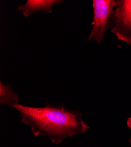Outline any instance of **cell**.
Instances as JSON below:
<instances>
[{
	"instance_id": "6da1fadb",
	"label": "cell",
	"mask_w": 131,
	"mask_h": 147,
	"mask_svg": "<svg viewBox=\"0 0 131 147\" xmlns=\"http://www.w3.org/2000/svg\"><path fill=\"white\" fill-rule=\"evenodd\" d=\"M14 108L19 113L21 122L31 127L35 137L46 136L56 145L67 137L84 134L90 128L82 119V113L62 105L47 104L45 107L36 108L18 104Z\"/></svg>"
},
{
	"instance_id": "7a4b0ae2",
	"label": "cell",
	"mask_w": 131,
	"mask_h": 147,
	"mask_svg": "<svg viewBox=\"0 0 131 147\" xmlns=\"http://www.w3.org/2000/svg\"><path fill=\"white\" fill-rule=\"evenodd\" d=\"M115 0H93L92 1V28L87 38L88 41H95L101 44L106 32L112 26L115 25Z\"/></svg>"
},
{
	"instance_id": "3957f363",
	"label": "cell",
	"mask_w": 131,
	"mask_h": 147,
	"mask_svg": "<svg viewBox=\"0 0 131 147\" xmlns=\"http://www.w3.org/2000/svg\"><path fill=\"white\" fill-rule=\"evenodd\" d=\"M115 22L111 32L118 40L131 45V0H117Z\"/></svg>"
},
{
	"instance_id": "277c9868",
	"label": "cell",
	"mask_w": 131,
	"mask_h": 147,
	"mask_svg": "<svg viewBox=\"0 0 131 147\" xmlns=\"http://www.w3.org/2000/svg\"><path fill=\"white\" fill-rule=\"evenodd\" d=\"M62 2V0H28L25 4L18 8L17 12H21L26 18L38 12L51 14L54 7Z\"/></svg>"
},
{
	"instance_id": "5b68a950",
	"label": "cell",
	"mask_w": 131,
	"mask_h": 147,
	"mask_svg": "<svg viewBox=\"0 0 131 147\" xmlns=\"http://www.w3.org/2000/svg\"><path fill=\"white\" fill-rule=\"evenodd\" d=\"M18 95L11 90L10 84L4 85L0 82V104L14 107L18 104Z\"/></svg>"
},
{
	"instance_id": "8992f818",
	"label": "cell",
	"mask_w": 131,
	"mask_h": 147,
	"mask_svg": "<svg viewBox=\"0 0 131 147\" xmlns=\"http://www.w3.org/2000/svg\"><path fill=\"white\" fill-rule=\"evenodd\" d=\"M126 125H127L128 127L131 131V117L128 118L127 121H126ZM129 144L131 145V136H130V140H129Z\"/></svg>"
}]
</instances>
